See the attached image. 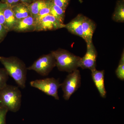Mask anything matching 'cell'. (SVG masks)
Returning <instances> with one entry per match:
<instances>
[{"mask_svg":"<svg viewBox=\"0 0 124 124\" xmlns=\"http://www.w3.org/2000/svg\"><path fill=\"white\" fill-rule=\"evenodd\" d=\"M0 62L9 76L12 77L20 88L26 87L27 68L23 61L15 56H0Z\"/></svg>","mask_w":124,"mask_h":124,"instance_id":"obj_1","label":"cell"},{"mask_svg":"<svg viewBox=\"0 0 124 124\" xmlns=\"http://www.w3.org/2000/svg\"><path fill=\"white\" fill-rule=\"evenodd\" d=\"M22 94L17 86L7 85L0 90V107L14 112L20 109Z\"/></svg>","mask_w":124,"mask_h":124,"instance_id":"obj_2","label":"cell"},{"mask_svg":"<svg viewBox=\"0 0 124 124\" xmlns=\"http://www.w3.org/2000/svg\"><path fill=\"white\" fill-rule=\"evenodd\" d=\"M55 58L56 66L59 71L71 73L77 69L81 57L62 49L51 52Z\"/></svg>","mask_w":124,"mask_h":124,"instance_id":"obj_3","label":"cell"},{"mask_svg":"<svg viewBox=\"0 0 124 124\" xmlns=\"http://www.w3.org/2000/svg\"><path fill=\"white\" fill-rule=\"evenodd\" d=\"M30 84L32 87L53 97L56 100H59L58 90L60 87V84L58 80L54 78H46L32 81L30 82Z\"/></svg>","mask_w":124,"mask_h":124,"instance_id":"obj_4","label":"cell"},{"mask_svg":"<svg viewBox=\"0 0 124 124\" xmlns=\"http://www.w3.org/2000/svg\"><path fill=\"white\" fill-rule=\"evenodd\" d=\"M56 66V61L53 54L42 55L36 60L27 70L35 71L37 73L43 76L49 75L53 69Z\"/></svg>","mask_w":124,"mask_h":124,"instance_id":"obj_5","label":"cell"},{"mask_svg":"<svg viewBox=\"0 0 124 124\" xmlns=\"http://www.w3.org/2000/svg\"><path fill=\"white\" fill-rule=\"evenodd\" d=\"M81 81L80 74L78 69L67 76L63 82L60 84V87L63 91V98L64 100H69L72 95L80 88L81 84Z\"/></svg>","mask_w":124,"mask_h":124,"instance_id":"obj_6","label":"cell"},{"mask_svg":"<svg viewBox=\"0 0 124 124\" xmlns=\"http://www.w3.org/2000/svg\"><path fill=\"white\" fill-rule=\"evenodd\" d=\"M65 26V24L61 23L53 16L49 14L36 20L35 31H55L63 28Z\"/></svg>","mask_w":124,"mask_h":124,"instance_id":"obj_7","label":"cell"},{"mask_svg":"<svg viewBox=\"0 0 124 124\" xmlns=\"http://www.w3.org/2000/svg\"><path fill=\"white\" fill-rule=\"evenodd\" d=\"M97 56V51L92 42L87 46V50L84 56L81 58L79 67L83 69H89L90 70L95 69Z\"/></svg>","mask_w":124,"mask_h":124,"instance_id":"obj_8","label":"cell"},{"mask_svg":"<svg viewBox=\"0 0 124 124\" xmlns=\"http://www.w3.org/2000/svg\"><path fill=\"white\" fill-rule=\"evenodd\" d=\"M36 20L31 16L18 20L13 31L18 32H26L35 31Z\"/></svg>","mask_w":124,"mask_h":124,"instance_id":"obj_9","label":"cell"},{"mask_svg":"<svg viewBox=\"0 0 124 124\" xmlns=\"http://www.w3.org/2000/svg\"><path fill=\"white\" fill-rule=\"evenodd\" d=\"M82 31L84 39L88 46L93 42V34L96 29L95 23L90 19L84 16L82 22Z\"/></svg>","mask_w":124,"mask_h":124,"instance_id":"obj_10","label":"cell"},{"mask_svg":"<svg viewBox=\"0 0 124 124\" xmlns=\"http://www.w3.org/2000/svg\"><path fill=\"white\" fill-rule=\"evenodd\" d=\"M91 71L92 79L100 96L106 98L107 92L104 85V71L97 70L96 68Z\"/></svg>","mask_w":124,"mask_h":124,"instance_id":"obj_11","label":"cell"},{"mask_svg":"<svg viewBox=\"0 0 124 124\" xmlns=\"http://www.w3.org/2000/svg\"><path fill=\"white\" fill-rule=\"evenodd\" d=\"M84 16L79 14L70 22L65 24V28L69 32L84 38L82 31V22Z\"/></svg>","mask_w":124,"mask_h":124,"instance_id":"obj_12","label":"cell"},{"mask_svg":"<svg viewBox=\"0 0 124 124\" xmlns=\"http://www.w3.org/2000/svg\"><path fill=\"white\" fill-rule=\"evenodd\" d=\"M2 10L6 29L8 32L13 31L17 20L14 14L12 7L4 3Z\"/></svg>","mask_w":124,"mask_h":124,"instance_id":"obj_13","label":"cell"},{"mask_svg":"<svg viewBox=\"0 0 124 124\" xmlns=\"http://www.w3.org/2000/svg\"><path fill=\"white\" fill-rule=\"evenodd\" d=\"M17 20H19L31 16L27 4L20 2L12 7Z\"/></svg>","mask_w":124,"mask_h":124,"instance_id":"obj_14","label":"cell"},{"mask_svg":"<svg viewBox=\"0 0 124 124\" xmlns=\"http://www.w3.org/2000/svg\"><path fill=\"white\" fill-rule=\"evenodd\" d=\"M48 0H36L31 4H27L30 15L36 19L42 7L45 5Z\"/></svg>","mask_w":124,"mask_h":124,"instance_id":"obj_15","label":"cell"},{"mask_svg":"<svg viewBox=\"0 0 124 124\" xmlns=\"http://www.w3.org/2000/svg\"><path fill=\"white\" fill-rule=\"evenodd\" d=\"M112 18L114 21L116 22H124V0H119L116 2L115 11L112 16Z\"/></svg>","mask_w":124,"mask_h":124,"instance_id":"obj_16","label":"cell"},{"mask_svg":"<svg viewBox=\"0 0 124 124\" xmlns=\"http://www.w3.org/2000/svg\"><path fill=\"white\" fill-rule=\"evenodd\" d=\"M65 11L66 10H64L62 8L55 5L50 2V14L53 16L62 23H63L64 22Z\"/></svg>","mask_w":124,"mask_h":124,"instance_id":"obj_17","label":"cell"},{"mask_svg":"<svg viewBox=\"0 0 124 124\" xmlns=\"http://www.w3.org/2000/svg\"><path fill=\"white\" fill-rule=\"evenodd\" d=\"M116 74L117 78L121 80H124V51L121 54L119 65L116 71Z\"/></svg>","mask_w":124,"mask_h":124,"instance_id":"obj_18","label":"cell"},{"mask_svg":"<svg viewBox=\"0 0 124 124\" xmlns=\"http://www.w3.org/2000/svg\"><path fill=\"white\" fill-rule=\"evenodd\" d=\"M9 75L4 68H0V90L7 85Z\"/></svg>","mask_w":124,"mask_h":124,"instance_id":"obj_19","label":"cell"},{"mask_svg":"<svg viewBox=\"0 0 124 124\" xmlns=\"http://www.w3.org/2000/svg\"><path fill=\"white\" fill-rule=\"evenodd\" d=\"M50 2L48 0L45 5L40 10L36 20H37L42 18L43 17L50 14Z\"/></svg>","mask_w":124,"mask_h":124,"instance_id":"obj_20","label":"cell"},{"mask_svg":"<svg viewBox=\"0 0 124 124\" xmlns=\"http://www.w3.org/2000/svg\"><path fill=\"white\" fill-rule=\"evenodd\" d=\"M51 3L66 10L70 0H49Z\"/></svg>","mask_w":124,"mask_h":124,"instance_id":"obj_21","label":"cell"},{"mask_svg":"<svg viewBox=\"0 0 124 124\" xmlns=\"http://www.w3.org/2000/svg\"><path fill=\"white\" fill-rule=\"evenodd\" d=\"M8 111L6 108L0 107V124H6V118Z\"/></svg>","mask_w":124,"mask_h":124,"instance_id":"obj_22","label":"cell"},{"mask_svg":"<svg viewBox=\"0 0 124 124\" xmlns=\"http://www.w3.org/2000/svg\"><path fill=\"white\" fill-rule=\"evenodd\" d=\"M8 32L6 28L2 24H0V43L4 41Z\"/></svg>","mask_w":124,"mask_h":124,"instance_id":"obj_23","label":"cell"},{"mask_svg":"<svg viewBox=\"0 0 124 124\" xmlns=\"http://www.w3.org/2000/svg\"><path fill=\"white\" fill-rule=\"evenodd\" d=\"M3 5H4V3L1 2H0V24H2L6 28L4 17L3 14V10H2Z\"/></svg>","mask_w":124,"mask_h":124,"instance_id":"obj_24","label":"cell"},{"mask_svg":"<svg viewBox=\"0 0 124 124\" xmlns=\"http://www.w3.org/2000/svg\"><path fill=\"white\" fill-rule=\"evenodd\" d=\"M1 2L6 4L11 7L20 3V0H1Z\"/></svg>","mask_w":124,"mask_h":124,"instance_id":"obj_25","label":"cell"},{"mask_svg":"<svg viewBox=\"0 0 124 124\" xmlns=\"http://www.w3.org/2000/svg\"><path fill=\"white\" fill-rule=\"evenodd\" d=\"M35 0H20V2L27 4H31Z\"/></svg>","mask_w":124,"mask_h":124,"instance_id":"obj_26","label":"cell"}]
</instances>
